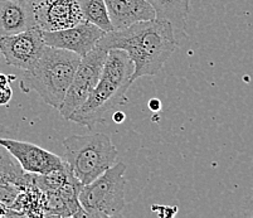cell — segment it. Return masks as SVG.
Listing matches in <instances>:
<instances>
[{
  "label": "cell",
  "mask_w": 253,
  "mask_h": 218,
  "mask_svg": "<svg viewBox=\"0 0 253 218\" xmlns=\"http://www.w3.org/2000/svg\"><path fill=\"white\" fill-rule=\"evenodd\" d=\"M179 41L167 20L137 22L127 28L107 32L97 42L106 50L123 49L134 63L131 80L156 76L178 48Z\"/></svg>",
  "instance_id": "cell-1"
},
{
  "label": "cell",
  "mask_w": 253,
  "mask_h": 218,
  "mask_svg": "<svg viewBox=\"0 0 253 218\" xmlns=\"http://www.w3.org/2000/svg\"><path fill=\"white\" fill-rule=\"evenodd\" d=\"M132 73L134 63L125 50H107L100 81L70 120L89 129L103 123L110 112L126 101V92L134 82Z\"/></svg>",
  "instance_id": "cell-2"
},
{
  "label": "cell",
  "mask_w": 253,
  "mask_h": 218,
  "mask_svg": "<svg viewBox=\"0 0 253 218\" xmlns=\"http://www.w3.org/2000/svg\"><path fill=\"white\" fill-rule=\"evenodd\" d=\"M80 62L81 57L71 50L45 45L33 67L23 73L20 88L34 91L45 104L59 109Z\"/></svg>",
  "instance_id": "cell-3"
},
{
  "label": "cell",
  "mask_w": 253,
  "mask_h": 218,
  "mask_svg": "<svg viewBox=\"0 0 253 218\" xmlns=\"http://www.w3.org/2000/svg\"><path fill=\"white\" fill-rule=\"evenodd\" d=\"M63 160L82 185L93 182L116 163V146L102 132L71 135L63 140Z\"/></svg>",
  "instance_id": "cell-4"
},
{
  "label": "cell",
  "mask_w": 253,
  "mask_h": 218,
  "mask_svg": "<svg viewBox=\"0 0 253 218\" xmlns=\"http://www.w3.org/2000/svg\"><path fill=\"white\" fill-rule=\"evenodd\" d=\"M126 165L115 163L93 182L82 185L80 203L87 217H119L126 206Z\"/></svg>",
  "instance_id": "cell-5"
},
{
  "label": "cell",
  "mask_w": 253,
  "mask_h": 218,
  "mask_svg": "<svg viewBox=\"0 0 253 218\" xmlns=\"http://www.w3.org/2000/svg\"><path fill=\"white\" fill-rule=\"evenodd\" d=\"M107 50L96 45L84 57H82L73 80L64 96V100L58 111L66 120H70L73 112L87 100L96 85L98 84L102 73Z\"/></svg>",
  "instance_id": "cell-6"
},
{
  "label": "cell",
  "mask_w": 253,
  "mask_h": 218,
  "mask_svg": "<svg viewBox=\"0 0 253 218\" xmlns=\"http://www.w3.org/2000/svg\"><path fill=\"white\" fill-rule=\"evenodd\" d=\"M43 31L38 25L17 34L0 37V54L9 66L28 71L45 48Z\"/></svg>",
  "instance_id": "cell-7"
},
{
  "label": "cell",
  "mask_w": 253,
  "mask_h": 218,
  "mask_svg": "<svg viewBox=\"0 0 253 218\" xmlns=\"http://www.w3.org/2000/svg\"><path fill=\"white\" fill-rule=\"evenodd\" d=\"M0 145H3L14 157L27 173L47 174L67 165L63 158L28 141L3 136L0 137Z\"/></svg>",
  "instance_id": "cell-8"
},
{
  "label": "cell",
  "mask_w": 253,
  "mask_h": 218,
  "mask_svg": "<svg viewBox=\"0 0 253 218\" xmlns=\"http://www.w3.org/2000/svg\"><path fill=\"white\" fill-rule=\"evenodd\" d=\"M103 36L105 32L102 29L88 22H82L61 31H43V41L45 44L71 50L81 58L97 45V42Z\"/></svg>",
  "instance_id": "cell-9"
},
{
  "label": "cell",
  "mask_w": 253,
  "mask_h": 218,
  "mask_svg": "<svg viewBox=\"0 0 253 218\" xmlns=\"http://www.w3.org/2000/svg\"><path fill=\"white\" fill-rule=\"evenodd\" d=\"M32 6L42 31H61L84 22L78 0H41Z\"/></svg>",
  "instance_id": "cell-10"
},
{
  "label": "cell",
  "mask_w": 253,
  "mask_h": 218,
  "mask_svg": "<svg viewBox=\"0 0 253 218\" xmlns=\"http://www.w3.org/2000/svg\"><path fill=\"white\" fill-rule=\"evenodd\" d=\"M110 20L116 29L127 28L137 22L155 19V10L146 0H103Z\"/></svg>",
  "instance_id": "cell-11"
},
{
  "label": "cell",
  "mask_w": 253,
  "mask_h": 218,
  "mask_svg": "<svg viewBox=\"0 0 253 218\" xmlns=\"http://www.w3.org/2000/svg\"><path fill=\"white\" fill-rule=\"evenodd\" d=\"M34 25L32 4L25 0H0V37L20 33Z\"/></svg>",
  "instance_id": "cell-12"
},
{
  "label": "cell",
  "mask_w": 253,
  "mask_h": 218,
  "mask_svg": "<svg viewBox=\"0 0 253 218\" xmlns=\"http://www.w3.org/2000/svg\"><path fill=\"white\" fill-rule=\"evenodd\" d=\"M155 10L156 19L171 24L178 41L185 34L186 19L190 11V0H146Z\"/></svg>",
  "instance_id": "cell-13"
},
{
  "label": "cell",
  "mask_w": 253,
  "mask_h": 218,
  "mask_svg": "<svg viewBox=\"0 0 253 218\" xmlns=\"http://www.w3.org/2000/svg\"><path fill=\"white\" fill-rule=\"evenodd\" d=\"M84 22L95 24L105 33L115 31L103 0H78Z\"/></svg>",
  "instance_id": "cell-14"
},
{
  "label": "cell",
  "mask_w": 253,
  "mask_h": 218,
  "mask_svg": "<svg viewBox=\"0 0 253 218\" xmlns=\"http://www.w3.org/2000/svg\"><path fill=\"white\" fill-rule=\"evenodd\" d=\"M42 203L43 216L45 217H52V216H58V217H68L67 208L62 199L58 190H42Z\"/></svg>",
  "instance_id": "cell-15"
},
{
  "label": "cell",
  "mask_w": 253,
  "mask_h": 218,
  "mask_svg": "<svg viewBox=\"0 0 253 218\" xmlns=\"http://www.w3.org/2000/svg\"><path fill=\"white\" fill-rule=\"evenodd\" d=\"M11 97H13V89L10 85L0 86V106H8Z\"/></svg>",
  "instance_id": "cell-16"
},
{
  "label": "cell",
  "mask_w": 253,
  "mask_h": 218,
  "mask_svg": "<svg viewBox=\"0 0 253 218\" xmlns=\"http://www.w3.org/2000/svg\"><path fill=\"white\" fill-rule=\"evenodd\" d=\"M0 184H13L18 187L17 179H15L13 175H10L9 173H6V172L1 171V169H0Z\"/></svg>",
  "instance_id": "cell-17"
},
{
  "label": "cell",
  "mask_w": 253,
  "mask_h": 218,
  "mask_svg": "<svg viewBox=\"0 0 253 218\" xmlns=\"http://www.w3.org/2000/svg\"><path fill=\"white\" fill-rule=\"evenodd\" d=\"M126 119V115L125 112L123 111H115L114 114H112V121H114L115 124H123L124 121H125Z\"/></svg>",
  "instance_id": "cell-18"
},
{
  "label": "cell",
  "mask_w": 253,
  "mask_h": 218,
  "mask_svg": "<svg viewBox=\"0 0 253 218\" xmlns=\"http://www.w3.org/2000/svg\"><path fill=\"white\" fill-rule=\"evenodd\" d=\"M149 107H150L151 111L156 112L162 109V102H160V100H158V98H151V100L149 101Z\"/></svg>",
  "instance_id": "cell-19"
},
{
  "label": "cell",
  "mask_w": 253,
  "mask_h": 218,
  "mask_svg": "<svg viewBox=\"0 0 253 218\" xmlns=\"http://www.w3.org/2000/svg\"><path fill=\"white\" fill-rule=\"evenodd\" d=\"M13 79H14V76H8V75H5V73L0 72V86L10 85V81Z\"/></svg>",
  "instance_id": "cell-20"
},
{
  "label": "cell",
  "mask_w": 253,
  "mask_h": 218,
  "mask_svg": "<svg viewBox=\"0 0 253 218\" xmlns=\"http://www.w3.org/2000/svg\"><path fill=\"white\" fill-rule=\"evenodd\" d=\"M245 215L248 216V217H253V196L251 197L250 203H248L247 207H246Z\"/></svg>",
  "instance_id": "cell-21"
},
{
  "label": "cell",
  "mask_w": 253,
  "mask_h": 218,
  "mask_svg": "<svg viewBox=\"0 0 253 218\" xmlns=\"http://www.w3.org/2000/svg\"><path fill=\"white\" fill-rule=\"evenodd\" d=\"M10 134H13V131H11L10 129H8V128L4 125H0V137L8 136V135H10Z\"/></svg>",
  "instance_id": "cell-22"
},
{
  "label": "cell",
  "mask_w": 253,
  "mask_h": 218,
  "mask_svg": "<svg viewBox=\"0 0 253 218\" xmlns=\"http://www.w3.org/2000/svg\"><path fill=\"white\" fill-rule=\"evenodd\" d=\"M25 1H28L29 4H32V5H33V4H36V3H38V1H41V0H25Z\"/></svg>",
  "instance_id": "cell-23"
}]
</instances>
